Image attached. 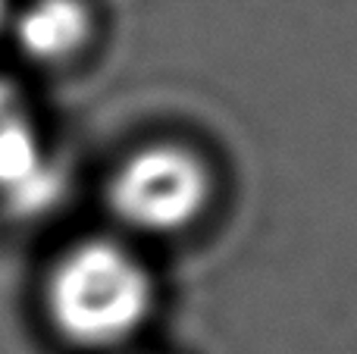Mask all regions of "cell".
I'll return each mask as SVG.
<instances>
[{
    "mask_svg": "<svg viewBox=\"0 0 357 354\" xmlns=\"http://www.w3.org/2000/svg\"><path fill=\"white\" fill-rule=\"evenodd\" d=\"M60 192V173L47 157L16 88L0 82V198L16 213L44 210Z\"/></svg>",
    "mask_w": 357,
    "mask_h": 354,
    "instance_id": "cell-3",
    "label": "cell"
},
{
    "mask_svg": "<svg viewBox=\"0 0 357 354\" xmlns=\"http://www.w3.org/2000/svg\"><path fill=\"white\" fill-rule=\"evenodd\" d=\"M210 194L207 169L195 154L173 144H154L119 167L110 204L119 220L142 232H176L204 210Z\"/></svg>",
    "mask_w": 357,
    "mask_h": 354,
    "instance_id": "cell-2",
    "label": "cell"
},
{
    "mask_svg": "<svg viewBox=\"0 0 357 354\" xmlns=\"http://www.w3.org/2000/svg\"><path fill=\"white\" fill-rule=\"evenodd\" d=\"M47 295L63 336L82 345H116L144 323L154 286L132 251L94 238L56 263Z\"/></svg>",
    "mask_w": 357,
    "mask_h": 354,
    "instance_id": "cell-1",
    "label": "cell"
},
{
    "mask_svg": "<svg viewBox=\"0 0 357 354\" xmlns=\"http://www.w3.org/2000/svg\"><path fill=\"white\" fill-rule=\"evenodd\" d=\"M88 31L91 16L82 0H31L16 19L19 47L44 63L73 56Z\"/></svg>",
    "mask_w": 357,
    "mask_h": 354,
    "instance_id": "cell-4",
    "label": "cell"
},
{
    "mask_svg": "<svg viewBox=\"0 0 357 354\" xmlns=\"http://www.w3.org/2000/svg\"><path fill=\"white\" fill-rule=\"evenodd\" d=\"M3 10H6V0H0V19H3Z\"/></svg>",
    "mask_w": 357,
    "mask_h": 354,
    "instance_id": "cell-5",
    "label": "cell"
}]
</instances>
